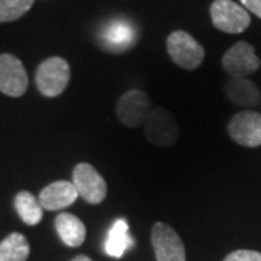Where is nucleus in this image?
Masks as SVG:
<instances>
[{
  "label": "nucleus",
  "mask_w": 261,
  "mask_h": 261,
  "mask_svg": "<svg viewBox=\"0 0 261 261\" xmlns=\"http://www.w3.org/2000/svg\"><path fill=\"white\" fill-rule=\"evenodd\" d=\"M70 64L61 57H51L42 61L35 74V83L41 94L57 97L63 93L70 82Z\"/></svg>",
  "instance_id": "obj_1"
},
{
  "label": "nucleus",
  "mask_w": 261,
  "mask_h": 261,
  "mask_svg": "<svg viewBox=\"0 0 261 261\" xmlns=\"http://www.w3.org/2000/svg\"><path fill=\"white\" fill-rule=\"evenodd\" d=\"M97 38L102 49L121 54L138 42V29L128 19H113L103 25Z\"/></svg>",
  "instance_id": "obj_2"
},
{
  "label": "nucleus",
  "mask_w": 261,
  "mask_h": 261,
  "mask_svg": "<svg viewBox=\"0 0 261 261\" xmlns=\"http://www.w3.org/2000/svg\"><path fill=\"white\" fill-rule=\"evenodd\" d=\"M170 58L185 70H196L205 60V49L185 31H174L167 38Z\"/></svg>",
  "instance_id": "obj_3"
},
{
  "label": "nucleus",
  "mask_w": 261,
  "mask_h": 261,
  "mask_svg": "<svg viewBox=\"0 0 261 261\" xmlns=\"http://www.w3.org/2000/svg\"><path fill=\"white\" fill-rule=\"evenodd\" d=\"M144 135L152 145H174L178 140V125L174 115L164 108H152L144 123Z\"/></svg>",
  "instance_id": "obj_4"
},
{
  "label": "nucleus",
  "mask_w": 261,
  "mask_h": 261,
  "mask_svg": "<svg viewBox=\"0 0 261 261\" xmlns=\"http://www.w3.org/2000/svg\"><path fill=\"white\" fill-rule=\"evenodd\" d=\"M211 19L216 29L226 34H241L250 27V13L232 0H215L211 5Z\"/></svg>",
  "instance_id": "obj_5"
},
{
  "label": "nucleus",
  "mask_w": 261,
  "mask_h": 261,
  "mask_svg": "<svg viewBox=\"0 0 261 261\" xmlns=\"http://www.w3.org/2000/svg\"><path fill=\"white\" fill-rule=\"evenodd\" d=\"M151 111L152 106L148 94L137 89L122 94L116 105V116L128 128H138L144 125Z\"/></svg>",
  "instance_id": "obj_6"
},
{
  "label": "nucleus",
  "mask_w": 261,
  "mask_h": 261,
  "mask_svg": "<svg viewBox=\"0 0 261 261\" xmlns=\"http://www.w3.org/2000/svg\"><path fill=\"white\" fill-rule=\"evenodd\" d=\"M73 185L86 202L99 205L108 195V185L103 176L89 163H79L73 170Z\"/></svg>",
  "instance_id": "obj_7"
},
{
  "label": "nucleus",
  "mask_w": 261,
  "mask_h": 261,
  "mask_svg": "<svg viewBox=\"0 0 261 261\" xmlns=\"http://www.w3.org/2000/svg\"><path fill=\"white\" fill-rule=\"evenodd\" d=\"M151 243L157 261H186V248L178 233L164 222L154 224Z\"/></svg>",
  "instance_id": "obj_8"
},
{
  "label": "nucleus",
  "mask_w": 261,
  "mask_h": 261,
  "mask_svg": "<svg viewBox=\"0 0 261 261\" xmlns=\"http://www.w3.org/2000/svg\"><path fill=\"white\" fill-rule=\"evenodd\" d=\"M28 74L18 57L0 56V92L10 97H20L28 90Z\"/></svg>",
  "instance_id": "obj_9"
},
{
  "label": "nucleus",
  "mask_w": 261,
  "mask_h": 261,
  "mask_svg": "<svg viewBox=\"0 0 261 261\" xmlns=\"http://www.w3.org/2000/svg\"><path fill=\"white\" fill-rule=\"evenodd\" d=\"M228 134L237 144L255 148L261 145V113L243 111L231 118Z\"/></svg>",
  "instance_id": "obj_10"
},
{
  "label": "nucleus",
  "mask_w": 261,
  "mask_h": 261,
  "mask_svg": "<svg viewBox=\"0 0 261 261\" xmlns=\"http://www.w3.org/2000/svg\"><path fill=\"white\" fill-rule=\"evenodd\" d=\"M260 58L248 42H237L222 57V67L231 77H247L260 68Z\"/></svg>",
  "instance_id": "obj_11"
},
{
  "label": "nucleus",
  "mask_w": 261,
  "mask_h": 261,
  "mask_svg": "<svg viewBox=\"0 0 261 261\" xmlns=\"http://www.w3.org/2000/svg\"><path fill=\"white\" fill-rule=\"evenodd\" d=\"M79 197V192L71 181L58 180L47 187H44L39 193V203L45 211H61L73 205Z\"/></svg>",
  "instance_id": "obj_12"
},
{
  "label": "nucleus",
  "mask_w": 261,
  "mask_h": 261,
  "mask_svg": "<svg viewBox=\"0 0 261 261\" xmlns=\"http://www.w3.org/2000/svg\"><path fill=\"white\" fill-rule=\"evenodd\" d=\"M56 231L58 237L61 238V241L67 245V247H80L86 240V226L84 224L73 214H63L57 215L56 221Z\"/></svg>",
  "instance_id": "obj_13"
},
{
  "label": "nucleus",
  "mask_w": 261,
  "mask_h": 261,
  "mask_svg": "<svg viewBox=\"0 0 261 261\" xmlns=\"http://www.w3.org/2000/svg\"><path fill=\"white\" fill-rule=\"evenodd\" d=\"M228 99L238 106H255L261 99L260 90L247 77H231L225 84Z\"/></svg>",
  "instance_id": "obj_14"
},
{
  "label": "nucleus",
  "mask_w": 261,
  "mask_h": 261,
  "mask_svg": "<svg viewBox=\"0 0 261 261\" xmlns=\"http://www.w3.org/2000/svg\"><path fill=\"white\" fill-rule=\"evenodd\" d=\"M132 245H134V238L130 237L128 222L125 219L115 221V224L109 229L108 238L105 241L106 254L113 258H121Z\"/></svg>",
  "instance_id": "obj_15"
},
{
  "label": "nucleus",
  "mask_w": 261,
  "mask_h": 261,
  "mask_svg": "<svg viewBox=\"0 0 261 261\" xmlns=\"http://www.w3.org/2000/svg\"><path fill=\"white\" fill-rule=\"evenodd\" d=\"M15 207L20 219L29 226L38 225L42 221L44 209L39 203V200L31 192H27V190L19 192L15 197Z\"/></svg>",
  "instance_id": "obj_16"
},
{
  "label": "nucleus",
  "mask_w": 261,
  "mask_h": 261,
  "mask_svg": "<svg viewBox=\"0 0 261 261\" xmlns=\"http://www.w3.org/2000/svg\"><path fill=\"white\" fill-rule=\"evenodd\" d=\"M31 252L25 235L12 232L0 243V261H27Z\"/></svg>",
  "instance_id": "obj_17"
},
{
  "label": "nucleus",
  "mask_w": 261,
  "mask_h": 261,
  "mask_svg": "<svg viewBox=\"0 0 261 261\" xmlns=\"http://www.w3.org/2000/svg\"><path fill=\"white\" fill-rule=\"evenodd\" d=\"M35 0H0V23L22 18Z\"/></svg>",
  "instance_id": "obj_18"
},
{
  "label": "nucleus",
  "mask_w": 261,
  "mask_h": 261,
  "mask_svg": "<svg viewBox=\"0 0 261 261\" xmlns=\"http://www.w3.org/2000/svg\"><path fill=\"white\" fill-rule=\"evenodd\" d=\"M224 261H261V252L252 250H237L226 255Z\"/></svg>",
  "instance_id": "obj_19"
},
{
  "label": "nucleus",
  "mask_w": 261,
  "mask_h": 261,
  "mask_svg": "<svg viewBox=\"0 0 261 261\" xmlns=\"http://www.w3.org/2000/svg\"><path fill=\"white\" fill-rule=\"evenodd\" d=\"M247 12H251L261 19V0H240Z\"/></svg>",
  "instance_id": "obj_20"
},
{
  "label": "nucleus",
  "mask_w": 261,
  "mask_h": 261,
  "mask_svg": "<svg viewBox=\"0 0 261 261\" xmlns=\"http://www.w3.org/2000/svg\"><path fill=\"white\" fill-rule=\"evenodd\" d=\"M71 261H93V260H92L90 257H87V255H83V254H82V255H77V257H74Z\"/></svg>",
  "instance_id": "obj_21"
}]
</instances>
